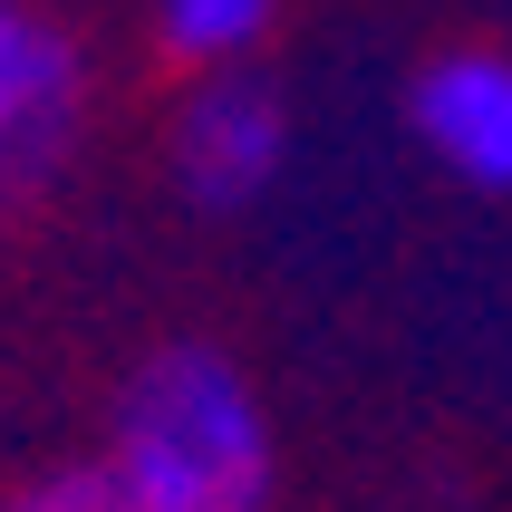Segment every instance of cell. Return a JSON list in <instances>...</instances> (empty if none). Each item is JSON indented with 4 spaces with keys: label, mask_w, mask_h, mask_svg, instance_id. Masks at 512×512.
<instances>
[{
    "label": "cell",
    "mask_w": 512,
    "mask_h": 512,
    "mask_svg": "<svg viewBox=\"0 0 512 512\" xmlns=\"http://www.w3.org/2000/svg\"><path fill=\"white\" fill-rule=\"evenodd\" d=\"M0 512H126V493L107 484V464H58V474H39V484H20Z\"/></svg>",
    "instance_id": "obj_6"
},
{
    "label": "cell",
    "mask_w": 512,
    "mask_h": 512,
    "mask_svg": "<svg viewBox=\"0 0 512 512\" xmlns=\"http://www.w3.org/2000/svg\"><path fill=\"white\" fill-rule=\"evenodd\" d=\"M406 136L435 165L474 184V194H512V49H445L406 78Z\"/></svg>",
    "instance_id": "obj_4"
},
{
    "label": "cell",
    "mask_w": 512,
    "mask_h": 512,
    "mask_svg": "<svg viewBox=\"0 0 512 512\" xmlns=\"http://www.w3.org/2000/svg\"><path fill=\"white\" fill-rule=\"evenodd\" d=\"M145 20H155V49L203 78V68H252L261 39L281 29V0H145Z\"/></svg>",
    "instance_id": "obj_5"
},
{
    "label": "cell",
    "mask_w": 512,
    "mask_h": 512,
    "mask_svg": "<svg viewBox=\"0 0 512 512\" xmlns=\"http://www.w3.org/2000/svg\"><path fill=\"white\" fill-rule=\"evenodd\" d=\"M87 126V49L49 0H0V203L49 184Z\"/></svg>",
    "instance_id": "obj_3"
},
{
    "label": "cell",
    "mask_w": 512,
    "mask_h": 512,
    "mask_svg": "<svg viewBox=\"0 0 512 512\" xmlns=\"http://www.w3.org/2000/svg\"><path fill=\"white\" fill-rule=\"evenodd\" d=\"M165 174L194 213H252L290 174V97L261 68H203L165 116Z\"/></svg>",
    "instance_id": "obj_2"
},
{
    "label": "cell",
    "mask_w": 512,
    "mask_h": 512,
    "mask_svg": "<svg viewBox=\"0 0 512 512\" xmlns=\"http://www.w3.org/2000/svg\"><path fill=\"white\" fill-rule=\"evenodd\" d=\"M97 464L126 512H271L281 493L271 406L213 339H165L126 368Z\"/></svg>",
    "instance_id": "obj_1"
}]
</instances>
